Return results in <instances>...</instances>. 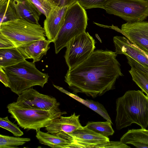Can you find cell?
Returning <instances> with one entry per match:
<instances>
[{"mask_svg": "<svg viewBox=\"0 0 148 148\" xmlns=\"http://www.w3.org/2000/svg\"><path fill=\"white\" fill-rule=\"evenodd\" d=\"M120 141L126 144L137 141L148 145V130L142 128L129 130L121 137Z\"/></svg>", "mask_w": 148, "mask_h": 148, "instance_id": "20", "label": "cell"}, {"mask_svg": "<svg viewBox=\"0 0 148 148\" xmlns=\"http://www.w3.org/2000/svg\"><path fill=\"white\" fill-rule=\"evenodd\" d=\"M36 137L39 143L53 148H75L73 140H69L48 132L36 131Z\"/></svg>", "mask_w": 148, "mask_h": 148, "instance_id": "18", "label": "cell"}, {"mask_svg": "<svg viewBox=\"0 0 148 148\" xmlns=\"http://www.w3.org/2000/svg\"><path fill=\"white\" fill-rule=\"evenodd\" d=\"M65 93L95 112L107 121L112 123L107 111L102 104L92 100L84 99L67 91Z\"/></svg>", "mask_w": 148, "mask_h": 148, "instance_id": "21", "label": "cell"}, {"mask_svg": "<svg viewBox=\"0 0 148 148\" xmlns=\"http://www.w3.org/2000/svg\"><path fill=\"white\" fill-rule=\"evenodd\" d=\"M7 108L11 117L22 128L37 131L45 127L54 120L66 112L23 107L13 102L8 104Z\"/></svg>", "mask_w": 148, "mask_h": 148, "instance_id": "5", "label": "cell"}, {"mask_svg": "<svg viewBox=\"0 0 148 148\" xmlns=\"http://www.w3.org/2000/svg\"><path fill=\"white\" fill-rule=\"evenodd\" d=\"M130 148V147L128 146L121 141H109L103 146L102 148Z\"/></svg>", "mask_w": 148, "mask_h": 148, "instance_id": "29", "label": "cell"}, {"mask_svg": "<svg viewBox=\"0 0 148 148\" xmlns=\"http://www.w3.org/2000/svg\"><path fill=\"white\" fill-rule=\"evenodd\" d=\"M51 41L46 39L34 42L27 45L17 47L25 58L32 59L33 62L40 61L50 49Z\"/></svg>", "mask_w": 148, "mask_h": 148, "instance_id": "16", "label": "cell"}, {"mask_svg": "<svg viewBox=\"0 0 148 148\" xmlns=\"http://www.w3.org/2000/svg\"><path fill=\"white\" fill-rule=\"evenodd\" d=\"M103 9L128 23L144 21L148 17V1L145 0H108Z\"/></svg>", "mask_w": 148, "mask_h": 148, "instance_id": "7", "label": "cell"}, {"mask_svg": "<svg viewBox=\"0 0 148 148\" xmlns=\"http://www.w3.org/2000/svg\"></svg>", "mask_w": 148, "mask_h": 148, "instance_id": "34", "label": "cell"}, {"mask_svg": "<svg viewBox=\"0 0 148 148\" xmlns=\"http://www.w3.org/2000/svg\"><path fill=\"white\" fill-rule=\"evenodd\" d=\"M120 32L133 44L148 55V21L122 25Z\"/></svg>", "mask_w": 148, "mask_h": 148, "instance_id": "10", "label": "cell"}, {"mask_svg": "<svg viewBox=\"0 0 148 148\" xmlns=\"http://www.w3.org/2000/svg\"><path fill=\"white\" fill-rule=\"evenodd\" d=\"M37 9L46 17L51 10L56 6L49 0H30Z\"/></svg>", "mask_w": 148, "mask_h": 148, "instance_id": "26", "label": "cell"}, {"mask_svg": "<svg viewBox=\"0 0 148 148\" xmlns=\"http://www.w3.org/2000/svg\"><path fill=\"white\" fill-rule=\"evenodd\" d=\"M0 127L8 131L15 136L20 137L24 134L16 125L9 120L8 116L0 118Z\"/></svg>", "mask_w": 148, "mask_h": 148, "instance_id": "25", "label": "cell"}, {"mask_svg": "<svg viewBox=\"0 0 148 148\" xmlns=\"http://www.w3.org/2000/svg\"><path fill=\"white\" fill-rule=\"evenodd\" d=\"M108 0H76L85 10L94 8L103 9L104 5Z\"/></svg>", "mask_w": 148, "mask_h": 148, "instance_id": "27", "label": "cell"}, {"mask_svg": "<svg viewBox=\"0 0 148 148\" xmlns=\"http://www.w3.org/2000/svg\"><path fill=\"white\" fill-rule=\"evenodd\" d=\"M111 122L107 121L105 122H88L86 125L90 130L103 136L108 137L112 135L114 133Z\"/></svg>", "mask_w": 148, "mask_h": 148, "instance_id": "22", "label": "cell"}, {"mask_svg": "<svg viewBox=\"0 0 148 148\" xmlns=\"http://www.w3.org/2000/svg\"><path fill=\"white\" fill-rule=\"evenodd\" d=\"M31 140L29 138H20L0 134V148H18Z\"/></svg>", "mask_w": 148, "mask_h": 148, "instance_id": "24", "label": "cell"}, {"mask_svg": "<svg viewBox=\"0 0 148 148\" xmlns=\"http://www.w3.org/2000/svg\"><path fill=\"white\" fill-rule=\"evenodd\" d=\"M131 67L129 71L132 80L148 97V72L147 69L134 60L126 56Z\"/></svg>", "mask_w": 148, "mask_h": 148, "instance_id": "17", "label": "cell"}, {"mask_svg": "<svg viewBox=\"0 0 148 148\" xmlns=\"http://www.w3.org/2000/svg\"><path fill=\"white\" fill-rule=\"evenodd\" d=\"M18 18L30 22L38 23L42 14L30 0H10Z\"/></svg>", "mask_w": 148, "mask_h": 148, "instance_id": "15", "label": "cell"}, {"mask_svg": "<svg viewBox=\"0 0 148 148\" xmlns=\"http://www.w3.org/2000/svg\"><path fill=\"white\" fill-rule=\"evenodd\" d=\"M95 40L86 32L72 38L67 45L64 56L69 69L73 68L86 59L95 48Z\"/></svg>", "mask_w": 148, "mask_h": 148, "instance_id": "8", "label": "cell"}, {"mask_svg": "<svg viewBox=\"0 0 148 148\" xmlns=\"http://www.w3.org/2000/svg\"><path fill=\"white\" fill-rule=\"evenodd\" d=\"M0 32L18 47L46 39L43 27L39 23L18 18L0 24Z\"/></svg>", "mask_w": 148, "mask_h": 148, "instance_id": "4", "label": "cell"}, {"mask_svg": "<svg viewBox=\"0 0 148 148\" xmlns=\"http://www.w3.org/2000/svg\"><path fill=\"white\" fill-rule=\"evenodd\" d=\"M25 60L17 47L0 49V67L3 68L14 65Z\"/></svg>", "mask_w": 148, "mask_h": 148, "instance_id": "19", "label": "cell"}, {"mask_svg": "<svg viewBox=\"0 0 148 148\" xmlns=\"http://www.w3.org/2000/svg\"><path fill=\"white\" fill-rule=\"evenodd\" d=\"M117 56L111 51H94L82 62L68 70L64 81L73 94L101 96L114 89L117 79L123 76Z\"/></svg>", "mask_w": 148, "mask_h": 148, "instance_id": "1", "label": "cell"}, {"mask_svg": "<svg viewBox=\"0 0 148 148\" xmlns=\"http://www.w3.org/2000/svg\"><path fill=\"white\" fill-rule=\"evenodd\" d=\"M129 144H131L138 148H148V145L144 144L139 142L133 141L129 143Z\"/></svg>", "mask_w": 148, "mask_h": 148, "instance_id": "32", "label": "cell"}, {"mask_svg": "<svg viewBox=\"0 0 148 148\" xmlns=\"http://www.w3.org/2000/svg\"><path fill=\"white\" fill-rule=\"evenodd\" d=\"M69 134L74 140L75 148H102L110 141L108 137L90 130L86 126Z\"/></svg>", "mask_w": 148, "mask_h": 148, "instance_id": "11", "label": "cell"}, {"mask_svg": "<svg viewBox=\"0 0 148 148\" xmlns=\"http://www.w3.org/2000/svg\"><path fill=\"white\" fill-rule=\"evenodd\" d=\"M116 128L120 130L136 123L148 126V97L142 90H129L116 101Z\"/></svg>", "mask_w": 148, "mask_h": 148, "instance_id": "2", "label": "cell"}, {"mask_svg": "<svg viewBox=\"0 0 148 148\" xmlns=\"http://www.w3.org/2000/svg\"><path fill=\"white\" fill-rule=\"evenodd\" d=\"M117 54L129 56L148 70V55L124 36H116L113 38Z\"/></svg>", "mask_w": 148, "mask_h": 148, "instance_id": "12", "label": "cell"}, {"mask_svg": "<svg viewBox=\"0 0 148 148\" xmlns=\"http://www.w3.org/2000/svg\"><path fill=\"white\" fill-rule=\"evenodd\" d=\"M18 18L10 0H0V23Z\"/></svg>", "mask_w": 148, "mask_h": 148, "instance_id": "23", "label": "cell"}, {"mask_svg": "<svg viewBox=\"0 0 148 148\" xmlns=\"http://www.w3.org/2000/svg\"><path fill=\"white\" fill-rule=\"evenodd\" d=\"M16 47L9 39L0 32V49L15 47Z\"/></svg>", "mask_w": 148, "mask_h": 148, "instance_id": "28", "label": "cell"}, {"mask_svg": "<svg viewBox=\"0 0 148 148\" xmlns=\"http://www.w3.org/2000/svg\"><path fill=\"white\" fill-rule=\"evenodd\" d=\"M0 81L5 87H9V82L7 76L3 68L0 67Z\"/></svg>", "mask_w": 148, "mask_h": 148, "instance_id": "31", "label": "cell"}, {"mask_svg": "<svg viewBox=\"0 0 148 148\" xmlns=\"http://www.w3.org/2000/svg\"><path fill=\"white\" fill-rule=\"evenodd\" d=\"M87 21L85 10L77 2L68 7L64 24L53 42L56 54L72 38L85 32Z\"/></svg>", "mask_w": 148, "mask_h": 148, "instance_id": "6", "label": "cell"}, {"mask_svg": "<svg viewBox=\"0 0 148 148\" xmlns=\"http://www.w3.org/2000/svg\"><path fill=\"white\" fill-rule=\"evenodd\" d=\"M68 7L55 6L51 10L44 22L45 34L48 40L53 43L62 27Z\"/></svg>", "mask_w": 148, "mask_h": 148, "instance_id": "13", "label": "cell"}, {"mask_svg": "<svg viewBox=\"0 0 148 148\" xmlns=\"http://www.w3.org/2000/svg\"><path fill=\"white\" fill-rule=\"evenodd\" d=\"M74 112L68 116L62 115L57 118L45 127L47 132L57 135L61 133H71L82 127L79 118Z\"/></svg>", "mask_w": 148, "mask_h": 148, "instance_id": "14", "label": "cell"}, {"mask_svg": "<svg viewBox=\"0 0 148 148\" xmlns=\"http://www.w3.org/2000/svg\"><path fill=\"white\" fill-rule=\"evenodd\" d=\"M3 68L9 81V88L18 95L33 86H39L43 88L49 77L48 73L42 72L36 68L35 63L26 60L16 64Z\"/></svg>", "mask_w": 148, "mask_h": 148, "instance_id": "3", "label": "cell"}, {"mask_svg": "<svg viewBox=\"0 0 148 148\" xmlns=\"http://www.w3.org/2000/svg\"><path fill=\"white\" fill-rule=\"evenodd\" d=\"M145 0L147 1H148V0Z\"/></svg>", "mask_w": 148, "mask_h": 148, "instance_id": "33", "label": "cell"}, {"mask_svg": "<svg viewBox=\"0 0 148 148\" xmlns=\"http://www.w3.org/2000/svg\"><path fill=\"white\" fill-rule=\"evenodd\" d=\"M56 6L60 7H69L76 2V0H49Z\"/></svg>", "mask_w": 148, "mask_h": 148, "instance_id": "30", "label": "cell"}, {"mask_svg": "<svg viewBox=\"0 0 148 148\" xmlns=\"http://www.w3.org/2000/svg\"><path fill=\"white\" fill-rule=\"evenodd\" d=\"M15 105L23 107L59 111L60 105L54 97L40 93L32 87L18 95Z\"/></svg>", "mask_w": 148, "mask_h": 148, "instance_id": "9", "label": "cell"}]
</instances>
